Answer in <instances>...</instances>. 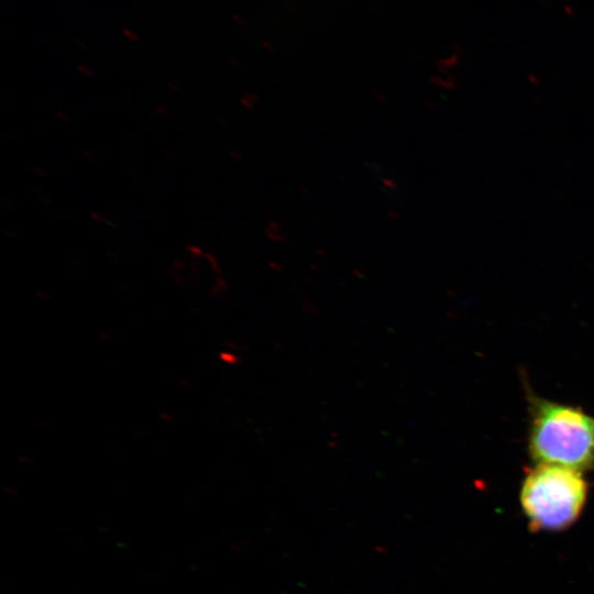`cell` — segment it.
I'll return each mask as SVG.
<instances>
[{"instance_id": "1", "label": "cell", "mask_w": 594, "mask_h": 594, "mask_svg": "<svg viewBox=\"0 0 594 594\" xmlns=\"http://www.w3.org/2000/svg\"><path fill=\"white\" fill-rule=\"evenodd\" d=\"M528 451L535 463L594 470V417L527 389Z\"/></svg>"}, {"instance_id": "2", "label": "cell", "mask_w": 594, "mask_h": 594, "mask_svg": "<svg viewBox=\"0 0 594 594\" xmlns=\"http://www.w3.org/2000/svg\"><path fill=\"white\" fill-rule=\"evenodd\" d=\"M519 497L534 530H562L579 518L587 498V483L575 469L536 463L526 473Z\"/></svg>"}, {"instance_id": "3", "label": "cell", "mask_w": 594, "mask_h": 594, "mask_svg": "<svg viewBox=\"0 0 594 594\" xmlns=\"http://www.w3.org/2000/svg\"><path fill=\"white\" fill-rule=\"evenodd\" d=\"M185 250L188 254H190L195 260H198L199 257H201L204 254L202 250L199 249L198 246L196 245H193V244H187L185 246Z\"/></svg>"}, {"instance_id": "4", "label": "cell", "mask_w": 594, "mask_h": 594, "mask_svg": "<svg viewBox=\"0 0 594 594\" xmlns=\"http://www.w3.org/2000/svg\"><path fill=\"white\" fill-rule=\"evenodd\" d=\"M90 218L94 219L95 221L97 222H100V223H105V222H108L106 216H103L101 212L99 211H91L89 213Z\"/></svg>"}, {"instance_id": "5", "label": "cell", "mask_w": 594, "mask_h": 594, "mask_svg": "<svg viewBox=\"0 0 594 594\" xmlns=\"http://www.w3.org/2000/svg\"><path fill=\"white\" fill-rule=\"evenodd\" d=\"M33 173L40 177H47L48 176V172L41 167V166H34L33 168Z\"/></svg>"}, {"instance_id": "6", "label": "cell", "mask_w": 594, "mask_h": 594, "mask_svg": "<svg viewBox=\"0 0 594 594\" xmlns=\"http://www.w3.org/2000/svg\"><path fill=\"white\" fill-rule=\"evenodd\" d=\"M155 111L158 114H161L162 117H164V118H169L170 117L169 111L166 108L162 107V106H155Z\"/></svg>"}, {"instance_id": "7", "label": "cell", "mask_w": 594, "mask_h": 594, "mask_svg": "<svg viewBox=\"0 0 594 594\" xmlns=\"http://www.w3.org/2000/svg\"><path fill=\"white\" fill-rule=\"evenodd\" d=\"M55 116H56L59 120H62V121H64V122H69V121L72 120L70 117H69L67 113H65V112H63V111H61V110L56 111Z\"/></svg>"}, {"instance_id": "8", "label": "cell", "mask_w": 594, "mask_h": 594, "mask_svg": "<svg viewBox=\"0 0 594 594\" xmlns=\"http://www.w3.org/2000/svg\"><path fill=\"white\" fill-rule=\"evenodd\" d=\"M165 156H166L169 161H172V162H174V163H176V162L179 161V156L177 155V153L172 152V151H166V152H165Z\"/></svg>"}, {"instance_id": "9", "label": "cell", "mask_w": 594, "mask_h": 594, "mask_svg": "<svg viewBox=\"0 0 594 594\" xmlns=\"http://www.w3.org/2000/svg\"><path fill=\"white\" fill-rule=\"evenodd\" d=\"M82 156H84L86 160H88V161H90V162H92V163H95V162L98 161L97 156H96L95 154H92L91 152H88V151H84V152H82Z\"/></svg>"}, {"instance_id": "10", "label": "cell", "mask_w": 594, "mask_h": 594, "mask_svg": "<svg viewBox=\"0 0 594 594\" xmlns=\"http://www.w3.org/2000/svg\"><path fill=\"white\" fill-rule=\"evenodd\" d=\"M166 86L174 92H179L180 91L179 87L173 81H167Z\"/></svg>"}, {"instance_id": "11", "label": "cell", "mask_w": 594, "mask_h": 594, "mask_svg": "<svg viewBox=\"0 0 594 594\" xmlns=\"http://www.w3.org/2000/svg\"><path fill=\"white\" fill-rule=\"evenodd\" d=\"M78 70L81 72L82 74H85L88 77L92 76V72L87 67L78 66Z\"/></svg>"}, {"instance_id": "12", "label": "cell", "mask_w": 594, "mask_h": 594, "mask_svg": "<svg viewBox=\"0 0 594 594\" xmlns=\"http://www.w3.org/2000/svg\"><path fill=\"white\" fill-rule=\"evenodd\" d=\"M106 254L112 258H118V256L113 253H111L110 251H107Z\"/></svg>"}]
</instances>
